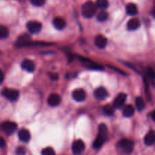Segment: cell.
<instances>
[{
    "instance_id": "1",
    "label": "cell",
    "mask_w": 155,
    "mask_h": 155,
    "mask_svg": "<svg viewBox=\"0 0 155 155\" xmlns=\"http://www.w3.org/2000/svg\"><path fill=\"white\" fill-rule=\"evenodd\" d=\"M107 129L104 124H101L98 127V134L93 143V147L95 148H100L105 141L107 138Z\"/></svg>"
},
{
    "instance_id": "2",
    "label": "cell",
    "mask_w": 155,
    "mask_h": 155,
    "mask_svg": "<svg viewBox=\"0 0 155 155\" xmlns=\"http://www.w3.org/2000/svg\"><path fill=\"white\" fill-rule=\"evenodd\" d=\"M95 12H96V5L92 2H87L82 6V15L84 18H92L95 15Z\"/></svg>"
},
{
    "instance_id": "3",
    "label": "cell",
    "mask_w": 155,
    "mask_h": 155,
    "mask_svg": "<svg viewBox=\"0 0 155 155\" xmlns=\"http://www.w3.org/2000/svg\"><path fill=\"white\" fill-rule=\"evenodd\" d=\"M118 147L121 149L125 153H130L133 150V147H134V143L133 141L130 139H127V138H124V139L120 140V141L118 142Z\"/></svg>"
},
{
    "instance_id": "4",
    "label": "cell",
    "mask_w": 155,
    "mask_h": 155,
    "mask_svg": "<svg viewBox=\"0 0 155 155\" xmlns=\"http://www.w3.org/2000/svg\"><path fill=\"white\" fill-rule=\"evenodd\" d=\"M79 59L83 63V65H85L87 68H90V69H94V70H102L103 67L101 65H98L96 62H93L91 59H87V58L81 57V56H79Z\"/></svg>"
},
{
    "instance_id": "5",
    "label": "cell",
    "mask_w": 155,
    "mask_h": 155,
    "mask_svg": "<svg viewBox=\"0 0 155 155\" xmlns=\"http://www.w3.org/2000/svg\"><path fill=\"white\" fill-rule=\"evenodd\" d=\"M3 96L10 101H15L19 97V91L15 89L5 88L2 92Z\"/></svg>"
},
{
    "instance_id": "6",
    "label": "cell",
    "mask_w": 155,
    "mask_h": 155,
    "mask_svg": "<svg viewBox=\"0 0 155 155\" xmlns=\"http://www.w3.org/2000/svg\"><path fill=\"white\" fill-rule=\"evenodd\" d=\"M17 127H18L17 124L13 122H5L1 126L3 132L8 135L13 134L16 131Z\"/></svg>"
},
{
    "instance_id": "7",
    "label": "cell",
    "mask_w": 155,
    "mask_h": 155,
    "mask_svg": "<svg viewBox=\"0 0 155 155\" xmlns=\"http://www.w3.org/2000/svg\"><path fill=\"white\" fill-rule=\"evenodd\" d=\"M31 43V38L27 34H23L18 37L15 46L17 47H27Z\"/></svg>"
},
{
    "instance_id": "8",
    "label": "cell",
    "mask_w": 155,
    "mask_h": 155,
    "mask_svg": "<svg viewBox=\"0 0 155 155\" xmlns=\"http://www.w3.org/2000/svg\"><path fill=\"white\" fill-rule=\"evenodd\" d=\"M27 27L31 33H37L42 29V24L39 21H30L27 22Z\"/></svg>"
},
{
    "instance_id": "9",
    "label": "cell",
    "mask_w": 155,
    "mask_h": 155,
    "mask_svg": "<svg viewBox=\"0 0 155 155\" xmlns=\"http://www.w3.org/2000/svg\"><path fill=\"white\" fill-rule=\"evenodd\" d=\"M72 97L74 100L77 102H83L86 100V91L83 89L79 88V89H75L72 92Z\"/></svg>"
},
{
    "instance_id": "10",
    "label": "cell",
    "mask_w": 155,
    "mask_h": 155,
    "mask_svg": "<svg viewBox=\"0 0 155 155\" xmlns=\"http://www.w3.org/2000/svg\"><path fill=\"white\" fill-rule=\"evenodd\" d=\"M127 97V95L126 94H124V93H121V94H118L116 98H115L114 101V107L115 109H120V108L122 107L124 103H125Z\"/></svg>"
},
{
    "instance_id": "11",
    "label": "cell",
    "mask_w": 155,
    "mask_h": 155,
    "mask_svg": "<svg viewBox=\"0 0 155 155\" xmlns=\"http://www.w3.org/2000/svg\"><path fill=\"white\" fill-rule=\"evenodd\" d=\"M84 142L82 140H77L72 144V150L75 154H80L85 150Z\"/></svg>"
},
{
    "instance_id": "12",
    "label": "cell",
    "mask_w": 155,
    "mask_h": 155,
    "mask_svg": "<svg viewBox=\"0 0 155 155\" xmlns=\"http://www.w3.org/2000/svg\"><path fill=\"white\" fill-rule=\"evenodd\" d=\"M61 101V96L58 94H51L48 96V105L51 106H57L60 104Z\"/></svg>"
},
{
    "instance_id": "13",
    "label": "cell",
    "mask_w": 155,
    "mask_h": 155,
    "mask_svg": "<svg viewBox=\"0 0 155 155\" xmlns=\"http://www.w3.org/2000/svg\"><path fill=\"white\" fill-rule=\"evenodd\" d=\"M94 95L95 97L98 100H103L104 99H106L108 96V93H107V90L104 88H98L97 89L95 90V92H94Z\"/></svg>"
},
{
    "instance_id": "14",
    "label": "cell",
    "mask_w": 155,
    "mask_h": 155,
    "mask_svg": "<svg viewBox=\"0 0 155 155\" xmlns=\"http://www.w3.org/2000/svg\"><path fill=\"white\" fill-rule=\"evenodd\" d=\"M141 25V21L139 18H133L127 23V29L129 30H136L139 29Z\"/></svg>"
},
{
    "instance_id": "15",
    "label": "cell",
    "mask_w": 155,
    "mask_h": 155,
    "mask_svg": "<svg viewBox=\"0 0 155 155\" xmlns=\"http://www.w3.org/2000/svg\"><path fill=\"white\" fill-rule=\"evenodd\" d=\"M21 67H22L23 69L28 71V72H33L36 68L34 62L30 59H24L21 63Z\"/></svg>"
},
{
    "instance_id": "16",
    "label": "cell",
    "mask_w": 155,
    "mask_h": 155,
    "mask_svg": "<svg viewBox=\"0 0 155 155\" xmlns=\"http://www.w3.org/2000/svg\"><path fill=\"white\" fill-rule=\"evenodd\" d=\"M95 44L98 48L104 49L107 44V38L103 35H98L95 38Z\"/></svg>"
},
{
    "instance_id": "17",
    "label": "cell",
    "mask_w": 155,
    "mask_h": 155,
    "mask_svg": "<svg viewBox=\"0 0 155 155\" xmlns=\"http://www.w3.org/2000/svg\"><path fill=\"white\" fill-rule=\"evenodd\" d=\"M144 141L145 144L148 146L153 145L155 143V132L154 131H150L147 133L145 135V138H144Z\"/></svg>"
},
{
    "instance_id": "18",
    "label": "cell",
    "mask_w": 155,
    "mask_h": 155,
    "mask_svg": "<svg viewBox=\"0 0 155 155\" xmlns=\"http://www.w3.org/2000/svg\"><path fill=\"white\" fill-rule=\"evenodd\" d=\"M52 23L54 27L58 30H62L66 26V21H64V19L60 18V17H57V18H54Z\"/></svg>"
},
{
    "instance_id": "19",
    "label": "cell",
    "mask_w": 155,
    "mask_h": 155,
    "mask_svg": "<svg viewBox=\"0 0 155 155\" xmlns=\"http://www.w3.org/2000/svg\"><path fill=\"white\" fill-rule=\"evenodd\" d=\"M18 137L21 141L24 142H28L30 139V133L27 129H21L18 132Z\"/></svg>"
},
{
    "instance_id": "20",
    "label": "cell",
    "mask_w": 155,
    "mask_h": 155,
    "mask_svg": "<svg viewBox=\"0 0 155 155\" xmlns=\"http://www.w3.org/2000/svg\"><path fill=\"white\" fill-rule=\"evenodd\" d=\"M126 10H127V14L131 16H134V15H137L138 14V8L136 4L134 3H129L126 7Z\"/></svg>"
},
{
    "instance_id": "21",
    "label": "cell",
    "mask_w": 155,
    "mask_h": 155,
    "mask_svg": "<svg viewBox=\"0 0 155 155\" xmlns=\"http://www.w3.org/2000/svg\"><path fill=\"white\" fill-rule=\"evenodd\" d=\"M135 112V108L132 105H127L123 109V114L125 117H131L133 116Z\"/></svg>"
},
{
    "instance_id": "22",
    "label": "cell",
    "mask_w": 155,
    "mask_h": 155,
    "mask_svg": "<svg viewBox=\"0 0 155 155\" xmlns=\"http://www.w3.org/2000/svg\"><path fill=\"white\" fill-rule=\"evenodd\" d=\"M136 106L139 111H142L145 107V103L142 97H139L136 99Z\"/></svg>"
},
{
    "instance_id": "23",
    "label": "cell",
    "mask_w": 155,
    "mask_h": 155,
    "mask_svg": "<svg viewBox=\"0 0 155 155\" xmlns=\"http://www.w3.org/2000/svg\"><path fill=\"white\" fill-rule=\"evenodd\" d=\"M95 5L98 9H105L108 7V2L107 0H96Z\"/></svg>"
},
{
    "instance_id": "24",
    "label": "cell",
    "mask_w": 155,
    "mask_h": 155,
    "mask_svg": "<svg viewBox=\"0 0 155 155\" xmlns=\"http://www.w3.org/2000/svg\"><path fill=\"white\" fill-rule=\"evenodd\" d=\"M9 30L5 26L0 25V38L1 39H4L8 36Z\"/></svg>"
},
{
    "instance_id": "25",
    "label": "cell",
    "mask_w": 155,
    "mask_h": 155,
    "mask_svg": "<svg viewBox=\"0 0 155 155\" xmlns=\"http://www.w3.org/2000/svg\"><path fill=\"white\" fill-rule=\"evenodd\" d=\"M114 109L115 108L114 107V106H111V105L110 104H107L103 107V112H104L106 115H111L112 114L114 113Z\"/></svg>"
},
{
    "instance_id": "26",
    "label": "cell",
    "mask_w": 155,
    "mask_h": 155,
    "mask_svg": "<svg viewBox=\"0 0 155 155\" xmlns=\"http://www.w3.org/2000/svg\"><path fill=\"white\" fill-rule=\"evenodd\" d=\"M42 155H55V152L52 147H47L42 149Z\"/></svg>"
},
{
    "instance_id": "27",
    "label": "cell",
    "mask_w": 155,
    "mask_h": 155,
    "mask_svg": "<svg viewBox=\"0 0 155 155\" xmlns=\"http://www.w3.org/2000/svg\"><path fill=\"white\" fill-rule=\"evenodd\" d=\"M107 18H108V15H107V12H104V11H101V12H100L98 14V15H97V18H98V20L99 21H106V20L107 19Z\"/></svg>"
},
{
    "instance_id": "28",
    "label": "cell",
    "mask_w": 155,
    "mask_h": 155,
    "mask_svg": "<svg viewBox=\"0 0 155 155\" xmlns=\"http://www.w3.org/2000/svg\"><path fill=\"white\" fill-rule=\"evenodd\" d=\"M30 2L35 6H42L45 4V0H30Z\"/></svg>"
},
{
    "instance_id": "29",
    "label": "cell",
    "mask_w": 155,
    "mask_h": 155,
    "mask_svg": "<svg viewBox=\"0 0 155 155\" xmlns=\"http://www.w3.org/2000/svg\"><path fill=\"white\" fill-rule=\"evenodd\" d=\"M147 73H148V75L150 78L155 79V71L153 68H148L147 70Z\"/></svg>"
},
{
    "instance_id": "30",
    "label": "cell",
    "mask_w": 155,
    "mask_h": 155,
    "mask_svg": "<svg viewBox=\"0 0 155 155\" xmlns=\"http://www.w3.org/2000/svg\"><path fill=\"white\" fill-rule=\"evenodd\" d=\"M26 150L23 147H19L17 149V154L18 155H25Z\"/></svg>"
},
{
    "instance_id": "31",
    "label": "cell",
    "mask_w": 155,
    "mask_h": 155,
    "mask_svg": "<svg viewBox=\"0 0 155 155\" xmlns=\"http://www.w3.org/2000/svg\"><path fill=\"white\" fill-rule=\"evenodd\" d=\"M5 146V141L2 137H0V147H4Z\"/></svg>"
},
{
    "instance_id": "32",
    "label": "cell",
    "mask_w": 155,
    "mask_h": 155,
    "mask_svg": "<svg viewBox=\"0 0 155 155\" xmlns=\"http://www.w3.org/2000/svg\"><path fill=\"white\" fill-rule=\"evenodd\" d=\"M49 76L52 80H57L58 78V74H55V73H54V74H49Z\"/></svg>"
},
{
    "instance_id": "33",
    "label": "cell",
    "mask_w": 155,
    "mask_h": 155,
    "mask_svg": "<svg viewBox=\"0 0 155 155\" xmlns=\"http://www.w3.org/2000/svg\"><path fill=\"white\" fill-rule=\"evenodd\" d=\"M4 73L2 72V71H1V70H0V84H2V82L3 81H4Z\"/></svg>"
},
{
    "instance_id": "34",
    "label": "cell",
    "mask_w": 155,
    "mask_h": 155,
    "mask_svg": "<svg viewBox=\"0 0 155 155\" xmlns=\"http://www.w3.org/2000/svg\"><path fill=\"white\" fill-rule=\"evenodd\" d=\"M151 118H152V119L154 120V121H155V111L151 112Z\"/></svg>"
},
{
    "instance_id": "35",
    "label": "cell",
    "mask_w": 155,
    "mask_h": 155,
    "mask_svg": "<svg viewBox=\"0 0 155 155\" xmlns=\"http://www.w3.org/2000/svg\"><path fill=\"white\" fill-rule=\"evenodd\" d=\"M151 14H152V15H153V16H154V18H155V9H153V10H152V12H151Z\"/></svg>"
}]
</instances>
